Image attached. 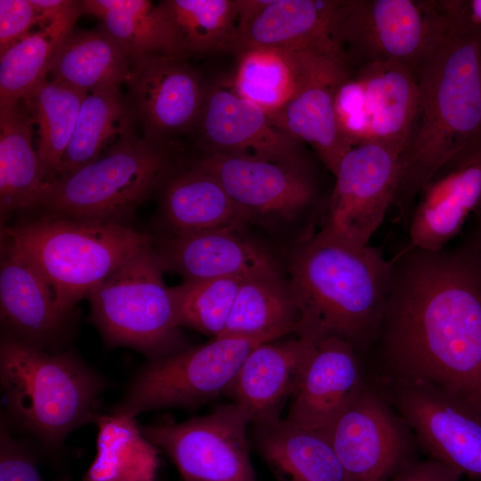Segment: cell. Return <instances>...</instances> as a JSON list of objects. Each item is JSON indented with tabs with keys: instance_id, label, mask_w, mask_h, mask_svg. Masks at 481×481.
<instances>
[{
	"instance_id": "obj_1",
	"label": "cell",
	"mask_w": 481,
	"mask_h": 481,
	"mask_svg": "<svg viewBox=\"0 0 481 481\" xmlns=\"http://www.w3.org/2000/svg\"><path fill=\"white\" fill-rule=\"evenodd\" d=\"M379 337L386 376L435 386L481 412V255L469 243L393 259Z\"/></svg>"
},
{
	"instance_id": "obj_2",
	"label": "cell",
	"mask_w": 481,
	"mask_h": 481,
	"mask_svg": "<svg viewBox=\"0 0 481 481\" xmlns=\"http://www.w3.org/2000/svg\"><path fill=\"white\" fill-rule=\"evenodd\" d=\"M449 15L445 34L416 72L415 116L398 158L395 221L408 220L442 165L481 141V25Z\"/></svg>"
},
{
	"instance_id": "obj_3",
	"label": "cell",
	"mask_w": 481,
	"mask_h": 481,
	"mask_svg": "<svg viewBox=\"0 0 481 481\" xmlns=\"http://www.w3.org/2000/svg\"><path fill=\"white\" fill-rule=\"evenodd\" d=\"M289 281L300 319L297 337L315 345L330 338L362 352L379 337L393 281V262L381 250L318 231L289 254Z\"/></svg>"
},
{
	"instance_id": "obj_4",
	"label": "cell",
	"mask_w": 481,
	"mask_h": 481,
	"mask_svg": "<svg viewBox=\"0 0 481 481\" xmlns=\"http://www.w3.org/2000/svg\"><path fill=\"white\" fill-rule=\"evenodd\" d=\"M0 382L10 421L51 451L75 428L97 421L96 400L110 387L74 353L46 351L4 332Z\"/></svg>"
},
{
	"instance_id": "obj_5",
	"label": "cell",
	"mask_w": 481,
	"mask_h": 481,
	"mask_svg": "<svg viewBox=\"0 0 481 481\" xmlns=\"http://www.w3.org/2000/svg\"><path fill=\"white\" fill-rule=\"evenodd\" d=\"M37 214L4 225L2 240L28 257L65 313L154 238L125 224Z\"/></svg>"
},
{
	"instance_id": "obj_6",
	"label": "cell",
	"mask_w": 481,
	"mask_h": 481,
	"mask_svg": "<svg viewBox=\"0 0 481 481\" xmlns=\"http://www.w3.org/2000/svg\"><path fill=\"white\" fill-rule=\"evenodd\" d=\"M163 272L153 243L88 293L90 320L108 347H129L152 360L190 346Z\"/></svg>"
},
{
	"instance_id": "obj_7",
	"label": "cell",
	"mask_w": 481,
	"mask_h": 481,
	"mask_svg": "<svg viewBox=\"0 0 481 481\" xmlns=\"http://www.w3.org/2000/svg\"><path fill=\"white\" fill-rule=\"evenodd\" d=\"M169 143L143 136L106 156L47 182L37 208L58 216L125 224L176 168Z\"/></svg>"
},
{
	"instance_id": "obj_8",
	"label": "cell",
	"mask_w": 481,
	"mask_h": 481,
	"mask_svg": "<svg viewBox=\"0 0 481 481\" xmlns=\"http://www.w3.org/2000/svg\"><path fill=\"white\" fill-rule=\"evenodd\" d=\"M449 24L443 1L338 0L330 38L349 73L390 61L416 76Z\"/></svg>"
},
{
	"instance_id": "obj_9",
	"label": "cell",
	"mask_w": 481,
	"mask_h": 481,
	"mask_svg": "<svg viewBox=\"0 0 481 481\" xmlns=\"http://www.w3.org/2000/svg\"><path fill=\"white\" fill-rule=\"evenodd\" d=\"M216 177L247 224L275 232L298 227L312 236L328 200L320 193L312 164L289 166L255 157L205 152L192 163Z\"/></svg>"
},
{
	"instance_id": "obj_10",
	"label": "cell",
	"mask_w": 481,
	"mask_h": 481,
	"mask_svg": "<svg viewBox=\"0 0 481 481\" xmlns=\"http://www.w3.org/2000/svg\"><path fill=\"white\" fill-rule=\"evenodd\" d=\"M261 343L249 338H213L208 343L148 360L110 414L133 420L152 410L197 408L224 394L249 352Z\"/></svg>"
},
{
	"instance_id": "obj_11",
	"label": "cell",
	"mask_w": 481,
	"mask_h": 481,
	"mask_svg": "<svg viewBox=\"0 0 481 481\" xmlns=\"http://www.w3.org/2000/svg\"><path fill=\"white\" fill-rule=\"evenodd\" d=\"M250 425L245 411L231 402L204 416L179 423L166 416L139 430L170 458L183 481H257Z\"/></svg>"
},
{
	"instance_id": "obj_12",
	"label": "cell",
	"mask_w": 481,
	"mask_h": 481,
	"mask_svg": "<svg viewBox=\"0 0 481 481\" xmlns=\"http://www.w3.org/2000/svg\"><path fill=\"white\" fill-rule=\"evenodd\" d=\"M380 391L430 458L481 481V412L420 381L383 379Z\"/></svg>"
},
{
	"instance_id": "obj_13",
	"label": "cell",
	"mask_w": 481,
	"mask_h": 481,
	"mask_svg": "<svg viewBox=\"0 0 481 481\" xmlns=\"http://www.w3.org/2000/svg\"><path fill=\"white\" fill-rule=\"evenodd\" d=\"M399 155L373 143L352 148L342 159L319 231L340 240L368 245L392 208Z\"/></svg>"
},
{
	"instance_id": "obj_14",
	"label": "cell",
	"mask_w": 481,
	"mask_h": 481,
	"mask_svg": "<svg viewBox=\"0 0 481 481\" xmlns=\"http://www.w3.org/2000/svg\"><path fill=\"white\" fill-rule=\"evenodd\" d=\"M411 434L380 389L368 385L328 431L349 481H388L413 458Z\"/></svg>"
},
{
	"instance_id": "obj_15",
	"label": "cell",
	"mask_w": 481,
	"mask_h": 481,
	"mask_svg": "<svg viewBox=\"0 0 481 481\" xmlns=\"http://www.w3.org/2000/svg\"><path fill=\"white\" fill-rule=\"evenodd\" d=\"M128 101L143 137L158 143L195 131L207 85L184 59L149 55L131 62Z\"/></svg>"
},
{
	"instance_id": "obj_16",
	"label": "cell",
	"mask_w": 481,
	"mask_h": 481,
	"mask_svg": "<svg viewBox=\"0 0 481 481\" xmlns=\"http://www.w3.org/2000/svg\"><path fill=\"white\" fill-rule=\"evenodd\" d=\"M195 131L205 152L255 157L289 166H305L302 143L275 126L267 113L239 94L232 83L207 86Z\"/></svg>"
},
{
	"instance_id": "obj_17",
	"label": "cell",
	"mask_w": 481,
	"mask_h": 481,
	"mask_svg": "<svg viewBox=\"0 0 481 481\" xmlns=\"http://www.w3.org/2000/svg\"><path fill=\"white\" fill-rule=\"evenodd\" d=\"M246 226L166 235L154 242V248L164 272L176 273L183 281L283 274L277 255L249 234Z\"/></svg>"
},
{
	"instance_id": "obj_18",
	"label": "cell",
	"mask_w": 481,
	"mask_h": 481,
	"mask_svg": "<svg viewBox=\"0 0 481 481\" xmlns=\"http://www.w3.org/2000/svg\"><path fill=\"white\" fill-rule=\"evenodd\" d=\"M0 314L4 332L41 349L58 352L74 328L43 274L21 252L2 240Z\"/></svg>"
},
{
	"instance_id": "obj_19",
	"label": "cell",
	"mask_w": 481,
	"mask_h": 481,
	"mask_svg": "<svg viewBox=\"0 0 481 481\" xmlns=\"http://www.w3.org/2000/svg\"><path fill=\"white\" fill-rule=\"evenodd\" d=\"M481 203V141L442 165L420 192L409 221V244L445 249Z\"/></svg>"
},
{
	"instance_id": "obj_20",
	"label": "cell",
	"mask_w": 481,
	"mask_h": 481,
	"mask_svg": "<svg viewBox=\"0 0 481 481\" xmlns=\"http://www.w3.org/2000/svg\"><path fill=\"white\" fill-rule=\"evenodd\" d=\"M314 351L315 345L298 337L261 343L249 352L224 395L245 411L251 425L278 422Z\"/></svg>"
},
{
	"instance_id": "obj_21",
	"label": "cell",
	"mask_w": 481,
	"mask_h": 481,
	"mask_svg": "<svg viewBox=\"0 0 481 481\" xmlns=\"http://www.w3.org/2000/svg\"><path fill=\"white\" fill-rule=\"evenodd\" d=\"M358 354L351 344L337 338L315 344L285 419L328 433L367 385Z\"/></svg>"
},
{
	"instance_id": "obj_22",
	"label": "cell",
	"mask_w": 481,
	"mask_h": 481,
	"mask_svg": "<svg viewBox=\"0 0 481 481\" xmlns=\"http://www.w3.org/2000/svg\"><path fill=\"white\" fill-rule=\"evenodd\" d=\"M348 74L338 59L327 60L309 74L282 109L268 116L275 126L309 143L333 175L353 148L338 126L334 106L335 91Z\"/></svg>"
},
{
	"instance_id": "obj_23",
	"label": "cell",
	"mask_w": 481,
	"mask_h": 481,
	"mask_svg": "<svg viewBox=\"0 0 481 481\" xmlns=\"http://www.w3.org/2000/svg\"><path fill=\"white\" fill-rule=\"evenodd\" d=\"M338 0H267L239 21L231 53L257 47L335 49L330 26ZM337 51V50H336Z\"/></svg>"
},
{
	"instance_id": "obj_24",
	"label": "cell",
	"mask_w": 481,
	"mask_h": 481,
	"mask_svg": "<svg viewBox=\"0 0 481 481\" xmlns=\"http://www.w3.org/2000/svg\"><path fill=\"white\" fill-rule=\"evenodd\" d=\"M249 439L276 481H349L327 432L284 419L250 425Z\"/></svg>"
},
{
	"instance_id": "obj_25",
	"label": "cell",
	"mask_w": 481,
	"mask_h": 481,
	"mask_svg": "<svg viewBox=\"0 0 481 481\" xmlns=\"http://www.w3.org/2000/svg\"><path fill=\"white\" fill-rule=\"evenodd\" d=\"M350 74L363 87L364 143H377L400 155L416 111L415 74L407 67L390 61L371 63Z\"/></svg>"
},
{
	"instance_id": "obj_26",
	"label": "cell",
	"mask_w": 481,
	"mask_h": 481,
	"mask_svg": "<svg viewBox=\"0 0 481 481\" xmlns=\"http://www.w3.org/2000/svg\"><path fill=\"white\" fill-rule=\"evenodd\" d=\"M162 190L159 214L166 235L248 225L219 181L192 163L177 166Z\"/></svg>"
},
{
	"instance_id": "obj_27",
	"label": "cell",
	"mask_w": 481,
	"mask_h": 481,
	"mask_svg": "<svg viewBox=\"0 0 481 481\" xmlns=\"http://www.w3.org/2000/svg\"><path fill=\"white\" fill-rule=\"evenodd\" d=\"M232 81L236 92L261 107L267 115L282 109L299 90L308 75L334 49L285 50L251 48L239 54Z\"/></svg>"
},
{
	"instance_id": "obj_28",
	"label": "cell",
	"mask_w": 481,
	"mask_h": 481,
	"mask_svg": "<svg viewBox=\"0 0 481 481\" xmlns=\"http://www.w3.org/2000/svg\"><path fill=\"white\" fill-rule=\"evenodd\" d=\"M136 126L132 106L119 88L88 94L55 178L68 175L141 138Z\"/></svg>"
},
{
	"instance_id": "obj_29",
	"label": "cell",
	"mask_w": 481,
	"mask_h": 481,
	"mask_svg": "<svg viewBox=\"0 0 481 481\" xmlns=\"http://www.w3.org/2000/svg\"><path fill=\"white\" fill-rule=\"evenodd\" d=\"M33 120L22 101L0 108L1 221L34 211L46 181L32 144Z\"/></svg>"
},
{
	"instance_id": "obj_30",
	"label": "cell",
	"mask_w": 481,
	"mask_h": 481,
	"mask_svg": "<svg viewBox=\"0 0 481 481\" xmlns=\"http://www.w3.org/2000/svg\"><path fill=\"white\" fill-rule=\"evenodd\" d=\"M130 69L126 52L100 26L72 29L58 45L49 74L52 80L90 94L118 88Z\"/></svg>"
},
{
	"instance_id": "obj_31",
	"label": "cell",
	"mask_w": 481,
	"mask_h": 481,
	"mask_svg": "<svg viewBox=\"0 0 481 481\" xmlns=\"http://www.w3.org/2000/svg\"><path fill=\"white\" fill-rule=\"evenodd\" d=\"M300 312L283 274L243 280L226 326L218 338L274 341L296 333Z\"/></svg>"
},
{
	"instance_id": "obj_32",
	"label": "cell",
	"mask_w": 481,
	"mask_h": 481,
	"mask_svg": "<svg viewBox=\"0 0 481 481\" xmlns=\"http://www.w3.org/2000/svg\"><path fill=\"white\" fill-rule=\"evenodd\" d=\"M158 5L171 33L174 56L232 52L238 0H165Z\"/></svg>"
},
{
	"instance_id": "obj_33",
	"label": "cell",
	"mask_w": 481,
	"mask_h": 481,
	"mask_svg": "<svg viewBox=\"0 0 481 481\" xmlns=\"http://www.w3.org/2000/svg\"><path fill=\"white\" fill-rule=\"evenodd\" d=\"M85 13L82 1L0 54V108L24 100L46 81L56 49Z\"/></svg>"
},
{
	"instance_id": "obj_34",
	"label": "cell",
	"mask_w": 481,
	"mask_h": 481,
	"mask_svg": "<svg viewBox=\"0 0 481 481\" xmlns=\"http://www.w3.org/2000/svg\"><path fill=\"white\" fill-rule=\"evenodd\" d=\"M85 12L126 52L131 62L153 54L173 55L171 33L158 4L148 0H84ZM174 56V55H173Z\"/></svg>"
},
{
	"instance_id": "obj_35",
	"label": "cell",
	"mask_w": 481,
	"mask_h": 481,
	"mask_svg": "<svg viewBox=\"0 0 481 481\" xmlns=\"http://www.w3.org/2000/svg\"><path fill=\"white\" fill-rule=\"evenodd\" d=\"M97 453L87 471L91 481H156V448L141 434L135 419L100 415Z\"/></svg>"
},
{
	"instance_id": "obj_36",
	"label": "cell",
	"mask_w": 481,
	"mask_h": 481,
	"mask_svg": "<svg viewBox=\"0 0 481 481\" xmlns=\"http://www.w3.org/2000/svg\"><path fill=\"white\" fill-rule=\"evenodd\" d=\"M87 94L60 82L46 80L22 100L38 127L36 149L46 183L56 176Z\"/></svg>"
},
{
	"instance_id": "obj_37",
	"label": "cell",
	"mask_w": 481,
	"mask_h": 481,
	"mask_svg": "<svg viewBox=\"0 0 481 481\" xmlns=\"http://www.w3.org/2000/svg\"><path fill=\"white\" fill-rule=\"evenodd\" d=\"M243 279L183 281L170 287L179 326L218 338L224 331Z\"/></svg>"
},
{
	"instance_id": "obj_38",
	"label": "cell",
	"mask_w": 481,
	"mask_h": 481,
	"mask_svg": "<svg viewBox=\"0 0 481 481\" xmlns=\"http://www.w3.org/2000/svg\"><path fill=\"white\" fill-rule=\"evenodd\" d=\"M338 126L354 148L365 141L366 118L363 92L360 82L348 74L338 86L334 95Z\"/></svg>"
},
{
	"instance_id": "obj_39",
	"label": "cell",
	"mask_w": 481,
	"mask_h": 481,
	"mask_svg": "<svg viewBox=\"0 0 481 481\" xmlns=\"http://www.w3.org/2000/svg\"><path fill=\"white\" fill-rule=\"evenodd\" d=\"M0 481H44L32 450L12 435L4 417L0 425Z\"/></svg>"
},
{
	"instance_id": "obj_40",
	"label": "cell",
	"mask_w": 481,
	"mask_h": 481,
	"mask_svg": "<svg viewBox=\"0 0 481 481\" xmlns=\"http://www.w3.org/2000/svg\"><path fill=\"white\" fill-rule=\"evenodd\" d=\"M39 23L30 0H0V54L30 34Z\"/></svg>"
},
{
	"instance_id": "obj_41",
	"label": "cell",
	"mask_w": 481,
	"mask_h": 481,
	"mask_svg": "<svg viewBox=\"0 0 481 481\" xmlns=\"http://www.w3.org/2000/svg\"><path fill=\"white\" fill-rule=\"evenodd\" d=\"M462 475L432 458L405 461L388 481H461Z\"/></svg>"
},
{
	"instance_id": "obj_42",
	"label": "cell",
	"mask_w": 481,
	"mask_h": 481,
	"mask_svg": "<svg viewBox=\"0 0 481 481\" xmlns=\"http://www.w3.org/2000/svg\"><path fill=\"white\" fill-rule=\"evenodd\" d=\"M38 14L42 28L49 25L69 12L77 1L74 0H30Z\"/></svg>"
},
{
	"instance_id": "obj_43",
	"label": "cell",
	"mask_w": 481,
	"mask_h": 481,
	"mask_svg": "<svg viewBox=\"0 0 481 481\" xmlns=\"http://www.w3.org/2000/svg\"><path fill=\"white\" fill-rule=\"evenodd\" d=\"M452 4L458 13L481 25V1H452Z\"/></svg>"
},
{
	"instance_id": "obj_44",
	"label": "cell",
	"mask_w": 481,
	"mask_h": 481,
	"mask_svg": "<svg viewBox=\"0 0 481 481\" xmlns=\"http://www.w3.org/2000/svg\"><path fill=\"white\" fill-rule=\"evenodd\" d=\"M474 214L477 217V228L474 239L471 240L470 244L481 255V203Z\"/></svg>"
},
{
	"instance_id": "obj_45",
	"label": "cell",
	"mask_w": 481,
	"mask_h": 481,
	"mask_svg": "<svg viewBox=\"0 0 481 481\" xmlns=\"http://www.w3.org/2000/svg\"><path fill=\"white\" fill-rule=\"evenodd\" d=\"M86 481H91V480H86ZM113 481H128V480H113Z\"/></svg>"
},
{
	"instance_id": "obj_46",
	"label": "cell",
	"mask_w": 481,
	"mask_h": 481,
	"mask_svg": "<svg viewBox=\"0 0 481 481\" xmlns=\"http://www.w3.org/2000/svg\"><path fill=\"white\" fill-rule=\"evenodd\" d=\"M472 481V480H471Z\"/></svg>"
}]
</instances>
